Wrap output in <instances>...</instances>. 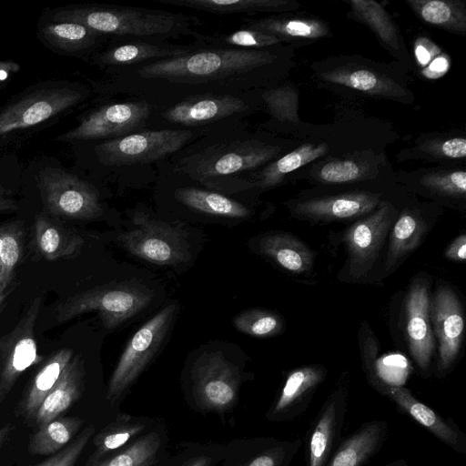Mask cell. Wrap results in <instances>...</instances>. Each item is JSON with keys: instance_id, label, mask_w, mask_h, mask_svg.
Segmentation results:
<instances>
[{"instance_id": "cell-1", "label": "cell", "mask_w": 466, "mask_h": 466, "mask_svg": "<svg viewBox=\"0 0 466 466\" xmlns=\"http://www.w3.org/2000/svg\"><path fill=\"white\" fill-rule=\"evenodd\" d=\"M277 56L268 48L198 47L179 57L153 61L137 69L144 79L175 84H207L239 80L272 64Z\"/></svg>"}, {"instance_id": "cell-2", "label": "cell", "mask_w": 466, "mask_h": 466, "mask_svg": "<svg viewBox=\"0 0 466 466\" xmlns=\"http://www.w3.org/2000/svg\"><path fill=\"white\" fill-rule=\"evenodd\" d=\"M58 22L81 24L99 35L137 37H178L197 35V20L180 13L115 5H75L54 15Z\"/></svg>"}, {"instance_id": "cell-3", "label": "cell", "mask_w": 466, "mask_h": 466, "mask_svg": "<svg viewBox=\"0 0 466 466\" xmlns=\"http://www.w3.org/2000/svg\"><path fill=\"white\" fill-rule=\"evenodd\" d=\"M154 292L138 281L110 282L68 298L56 309L58 322L97 311L106 329H115L145 309Z\"/></svg>"}, {"instance_id": "cell-4", "label": "cell", "mask_w": 466, "mask_h": 466, "mask_svg": "<svg viewBox=\"0 0 466 466\" xmlns=\"http://www.w3.org/2000/svg\"><path fill=\"white\" fill-rule=\"evenodd\" d=\"M279 152L277 146L258 139L234 140L185 157L177 167L195 180L208 183L215 177L257 169L271 162Z\"/></svg>"}, {"instance_id": "cell-5", "label": "cell", "mask_w": 466, "mask_h": 466, "mask_svg": "<svg viewBox=\"0 0 466 466\" xmlns=\"http://www.w3.org/2000/svg\"><path fill=\"white\" fill-rule=\"evenodd\" d=\"M135 228L116 239L132 255L159 266H173L190 258L185 233L178 228L151 218L143 211L131 216Z\"/></svg>"}, {"instance_id": "cell-6", "label": "cell", "mask_w": 466, "mask_h": 466, "mask_svg": "<svg viewBox=\"0 0 466 466\" xmlns=\"http://www.w3.org/2000/svg\"><path fill=\"white\" fill-rule=\"evenodd\" d=\"M177 303H170L141 326L127 342L110 378L106 399L114 403L148 365L164 341Z\"/></svg>"}, {"instance_id": "cell-7", "label": "cell", "mask_w": 466, "mask_h": 466, "mask_svg": "<svg viewBox=\"0 0 466 466\" xmlns=\"http://www.w3.org/2000/svg\"><path fill=\"white\" fill-rule=\"evenodd\" d=\"M38 187L46 212L55 217L89 220L103 213L97 190L88 182L64 170H41Z\"/></svg>"}, {"instance_id": "cell-8", "label": "cell", "mask_w": 466, "mask_h": 466, "mask_svg": "<svg viewBox=\"0 0 466 466\" xmlns=\"http://www.w3.org/2000/svg\"><path fill=\"white\" fill-rule=\"evenodd\" d=\"M193 137L187 129H162L132 133L99 144L96 152L106 166L145 164L181 149Z\"/></svg>"}, {"instance_id": "cell-9", "label": "cell", "mask_w": 466, "mask_h": 466, "mask_svg": "<svg viewBox=\"0 0 466 466\" xmlns=\"http://www.w3.org/2000/svg\"><path fill=\"white\" fill-rule=\"evenodd\" d=\"M41 302V298H35L15 327L0 338V403L22 373L42 360L35 337Z\"/></svg>"}, {"instance_id": "cell-10", "label": "cell", "mask_w": 466, "mask_h": 466, "mask_svg": "<svg viewBox=\"0 0 466 466\" xmlns=\"http://www.w3.org/2000/svg\"><path fill=\"white\" fill-rule=\"evenodd\" d=\"M192 378L197 400L203 408L221 412L235 404L239 370L221 352L203 354L193 367Z\"/></svg>"}, {"instance_id": "cell-11", "label": "cell", "mask_w": 466, "mask_h": 466, "mask_svg": "<svg viewBox=\"0 0 466 466\" xmlns=\"http://www.w3.org/2000/svg\"><path fill=\"white\" fill-rule=\"evenodd\" d=\"M151 113L147 101L110 104L93 111L80 124L61 136L60 140H91L120 137L140 127Z\"/></svg>"}, {"instance_id": "cell-12", "label": "cell", "mask_w": 466, "mask_h": 466, "mask_svg": "<svg viewBox=\"0 0 466 466\" xmlns=\"http://www.w3.org/2000/svg\"><path fill=\"white\" fill-rule=\"evenodd\" d=\"M349 387L340 383L327 398L306 436L307 466H326L340 442Z\"/></svg>"}, {"instance_id": "cell-13", "label": "cell", "mask_w": 466, "mask_h": 466, "mask_svg": "<svg viewBox=\"0 0 466 466\" xmlns=\"http://www.w3.org/2000/svg\"><path fill=\"white\" fill-rule=\"evenodd\" d=\"M395 217L390 203H381L371 215L350 226L343 236L352 273L360 277L374 264Z\"/></svg>"}, {"instance_id": "cell-14", "label": "cell", "mask_w": 466, "mask_h": 466, "mask_svg": "<svg viewBox=\"0 0 466 466\" xmlns=\"http://www.w3.org/2000/svg\"><path fill=\"white\" fill-rule=\"evenodd\" d=\"M81 98L80 92L66 87L35 92L0 113V136L44 122Z\"/></svg>"}, {"instance_id": "cell-15", "label": "cell", "mask_w": 466, "mask_h": 466, "mask_svg": "<svg viewBox=\"0 0 466 466\" xmlns=\"http://www.w3.org/2000/svg\"><path fill=\"white\" fill-rule=\"evenodd\" d=\"M430 313L439 341L438 371L445 375L454 365L463 339L462 309L453 290L441 287L433 296Z\"/></svg>"}, {"instance_id": "cell-16", "label": "cell", "mask_w": 466, "mask_h": 466, "mask_svg": "<svg viewBox=\"0 0 466 466\" xmlns=\"http://www.w3.org/2000/svg\"><path fill=\"white\" fill-rule=\"evenodd\" d=\"M373 386L398 408L411 417L455 452L466 454V437L451 419H444L410 392V390L373 380Z\"/></svg>"}, {"instance_id": "cell-17", "label": "cell", "mask_w": 466, "mask_h": 466, "mask_svg": "<svg viewBox=\"0 0 466 466\" xmlns=\"http://www.w3.org/2000/svg\"><path fill=\"white\" fill-rule=\"evenodd\" d=\"M326 375V369L320 365H306L289 372L267 414L268 420L289 421L303 414Z\"/></svg>"}, {"instance_id": "cell-18", "label": "cell", "mask_w": 466, "mask_h": 466, "mask_svg": "<svg viewBox=\"0 0 466 466\" xmlns=\"http://www.w3.org/2000/svg\"><path fill=\"white\" fill-rule=\"evenodd\" d=\"M430 293L427 282L417 280L409 290L406 308V333L409 349L418 367L428 370L434 349L431 324Z\"/></svg>"}, {"instance_id": "cell-19", "label": "cell", "mask_w": 466, "mask_h": 466, "mask_svg": "<svg viewBox=\"0 0 466 466\" xmlns=\"http://www.w3.org/2000/svg\"><path fill=\"white\" fill-rule=\"evenodd\" d=\"M244 100L231 95H205L178 102L163 112L167 121L182 126H200L247 110Z\"/></svg>"}, {"instance_id": "cell-20", "label": "cell", "mask_w": 466, "mask_h": 466, "mask_svg": "<svg viewBox=\"0 0 466 466\" xmlns=\"http://www.w3.org/2000/svg\"><path fill=\"white\" fill-rule=\"evenodd\" d=\"M380 205V196L370 192H350L299 202L295 212L307 218L332 221L366 215Z\"/></svg>"}, {"instance_id": "cell-21", "label": "cell", "mask_w": 466, "mask_h": 466, "mask_svg": "<svg viewBox=\"0 0 466 466\" xmlns=\"http://www.w3.org/2000/svg\"><path fill=\"white\" fill-rule=\"evenodd\" d=\"M85 388V366L80 355L74 356L55 387L40 404L32 423L36 428L62 416L76 402Z\"/></svg>"}, {"instance_id": "cell-22", "label": "cell", "mask_w": 466, "mask_h": 466, "mask_svg": "<svg viewBox=\"0 0 466 466\" xmlns=\"http://www.w3.org/2000/svg\"><path fill=\"white\" fill-rule=\"evenodd\" d=\"M388 432L386 420L363 423L340 441L326 466H364L380 450Z\"/></svg>"}, {"instance_id": "cell-23", "label": "cell", "mask_w": 466, "mask_h": 466, "mask_svg": "<svg viewBox=\"0 0 466 466\" xmlns=\"http://www.w3.org/2000/svg\"><path fill=\"white\" fill-rule=\"evenodd\" d=\"M73 355L71 349L63 348L44 362L25 389L16 407V416L32 422L40 404L55 387Z\"/></svg>"}, {"instance_id": "cell-24", "label": "cell", "mask_w": 466, "mask_h": 466, "mask_svg": "<svg viewBox=\"0 0 466 466\" xmlns=\"http://www.w3.org/2000/svg\"><path fill=\"white\" fill-rule=\"evenodd\" d=\"M33 244L40 257L53 261L77 255L83 247L84 239L47 214L38 213L34 221Z\"/></svg>"}, {"instance_id": "cell-25", "label": "cell", "mask_w": 466, "mask_h": 466, "mask_svg": "<svg viewBox=\"0 0 466 466\" xmlns=\"http://www.w3.org/2000/svg\"><path fill=\"white\" fill-rule=\"evenodd\" d=\"M199 47L197 44L178 46L137 41L113 46L98 57V62L106 66H123L148 60L159 61L179 57Z\"/></svg>"}, {"instance_id": "cell-26", "label": "cell", "mask_w": 466, "mask_h": 466, "mask_svg": "<svg viewBox=\"0 0 466 466\" xmlns=\"http://www.w3.org/2000/svg\"><path fill=\"white\" fill-rule=\"evenodd\" d=\"M259 252L292 273H303L313 266L314 256L305 243L295 236L276 232L259 241Z\"/></svg>"}, {"instance_id": "cell-27", "label": "cell", "mask_w": 466, "mask_h": 466, "mask_svg": "<svg viewBox=\"0 0 466 466\" xmlns=\"http://www.w3.org/2000/svg\"><path fill=\"white\" fill-rule=\"evenodd\" d=\"M244 28H249L278 37L281 42L289 39H315L326 36L329 27L323 22L305 18H281L269 16L247 19Z\"/></svg>"}, {"instance_id": "cell-28", "label": "cell", "mask_w": 466, "mask_h": 466, "mask_svg": "<svg viewBox=\"0 0 466 466\" xmlns=\"http://www.w3.org/2000/svg\"><path fill=\"white\" fill-rule=\"evenodd\" d=\"M175 198L183 205L208 215L245 218L251 214L246 206L232 198L217 192L193 187L177 189Z\"/></svg>"}, {"instance_id": "cell-29", "label": "cell", "mask_w": 466, "mask_h": 466, "mask_svg": "<svg viewBox=\"0 0 466 466\" xmlns=\"http://www.w3.org/2000/svg\"><path fill=\"white\" fill-rule=\"evenodd\" d=\"M158 3L216 15H254L293 8L291 3L283 0H158Z\"/></svg>"}, {"instance_id": "cell-30", "label": "cell", "mask_w": 466, "mask_h": 466, "mask_svg": "<svg viewBox=\"0 0 466 466\" xmlns=\"http://www.w3.org/2000/svg\"><path fill=\"white\" fill-rule=\"evenodd\" d=\"M84 423L78 417L59 416L37 428L28 441V452L32 455L55 454L66 447Z\"/></svg>"}, {"instance_id": "cell-31", "label": "cell", "mask_w": 466, "mask_h": 466, "mask_svg": "<svg viewBox=\"0 0 466 466\" xmlns=\"http://www.w3.org/2000/svg\"><path fill=\"white\" fill-rule=\"evenodd\" d=\"M327 149L324 144H304L278 160L269 162L264 168L255 173L254 185L262 188L276 186L289 173L324 156Z\"/></svg>"}, {"instance_id": "cell-32", "label": "cell", "mask_w": 466, "mask_h": 466, "mask_svg": "<svg viewBox=\"0 0 466 466\" xmlns=\"http://www.w3.org/2000/svg\"><path fill=\"white\" fill-rule=\"evenodd\" d=\"M24 246V228L21 223L2 226L0 252V313L5 299L15 287V269L21 259Z\"/></svg>"}, {"instance_id": "cell-33", "label": "cell", "mask_w": 466, "mask_h": 466, "mask_svg": "<svg viewBox=\"0 0 466 466\" xmlns=\"http://www.w3.org/2000/svg\"><path fill=\"white\" fill-rule=\"evenodd\" d=\"M426 230L422 218L414 211H403L397 218L390 234L386 266L391 268L420 244Z\"/></svg>"}, {"instance_id": "cell-34", "label": "cell", "mask_w": 466, "mask_h": 466, "mask_svg": "<svg viewBox=\"0 0 466 466\" xmlns=\"http://www.w3.org/2000/svg\"><path fill=\"white\" fill-rule=\"evenodd\" d=\"M145 428L143 422L128 415L120 413L115 421L106 426L93 439L96 448L86 466H91L105 459L108 454L125 445L131 438L139 434Z\"/></svg>"}, {"instance_id": "cell-35", "label": "cell", "mask_w": 466, "mask_h": 466, "mask_svg": "<svg viewBox=\"0 0 466 466\" xmlns=\"http://www.w3.org/2000/svg\"><path fill=\"white\" fill-rule=\"evenodd\" d=\"M326 81L368 95H387L386 78L371 66H345L321 74Z\"/></svg>"}, {"instance_id": "cell-36", "label": "cell", "mask_w": 466, "mask_h": 466, "mask_svg": "<svg viewBox=\"0 0 466 466\" xmlns=\"http://www.w3.org/2000/svg\"><path fill=\"white\" fill-rule=\"evenodd\" d=\"M42 35L52 46L69 52L86 49L101 35L75 22H55L42 28Z\"/></svg>"}, {"instance_id": "cell-37", "label": "cell", "mask_w": 466, "mask_h": 466, "mask_svg": "<svg viewBox=\"0 0 466 466\" xmlns=\"http://www.w3.org/2000/svg\"><path fill=\"white\" fill-rule=\"evenodd\" d=\"M195 44L210 48L263 49L281 44L278 37L249 28H241L228 34L197 35Z\"/></svg>"}, {"instance_id": "cell-38", "label": "cell", "mask_w": 466, "mask_h": 466, "mask_svg": "<svg viewBox=\"0 0 466 466\" xmlns=\"http://www.w3.org/2000/svg\"><path fill=\"white\" fill-rule=\"evenodd\" d=\"M426 23L451 30H464L465 15L457 3L442 0L410 2Z\"/></svg>"}, {"instance_id": "cell-39", "label": "cell", "mask_w": 466, "mask_h": 466, "mask_svg": "<svg viewBox=\"0 0 466 466\" xmlns=\"http://www.w3.org/2000/svg\"><path fill=\"white\" fill-rule=\"evenodd\" d=\"M233 324L238 331L257 338L272 337L283 329V321L279 315L259 309L242 311L234 318Z\"/></svg>"}, {"instance_id": "cell-40", "label": "cell", "mask_w": 466, "mask_h": 466, "mask_svg": "<svg viewBox=\"0 0 466 466\" xmlns=\"http://www.w3.org/2000/svg\"><path fill=\"white\" fill-rule=\"evenodd\" d=\"M160 443L158 434L151 432L115 456L105 458L91 466H141L148 460L156 458Z\"/></svg>"}, {"instance_id": "cell-41", "label": "cell", "mask_w": 466, "mask_h": 466, "mask_svg": "<svg viewBox=\"0 0 466 466\" xmlns=\"http://www.w3.org/2000/svg\"><path fill=\"white\" fill-rule=\"evenodd\" d=\"M353 9L385 43L398 49V35L387 13L373 1H351Z\"/></svg>"}, {"instance_id": "cell-42", "label": "cell", "mask_w": 466, "mask_h": 466, "mask_svg": "<svg viewBox=\"0 0 466 466\" xmlns=\"http://www.w3.org/2000/svg\"><path fill=\"white\" fill-rule=\"evenodd\" d=\"M367 167L353 159L331 160L316 169L315 177L326 184H344L363 179Z\"/></svg>"}, {"instance_id": "cell-43", "label": "cell", "mask_w": 466, "mask_h": 466, "mask_svg": "<svg viewBox=\"0 0 466 466\" xmlns=\"http://www.w3.org/2000/svg\"><path fill=\"white\" fill-rule=\"evenodd\" d=\"M301 441H275L240 466H289Z\"/></svg>"}, {"instance_id": "cell-44", "label": "cell", "mask_w": 466, "mask_h": 466, "mask_svg": "<svg viewBox=\"0 0 466 466\" xmlns=\"http://www.w3.org/2000/svg\"><path fill=\"white\" fill-rule=\"evenodd\" d=\"M421 184L442 196L464 198L466 193V173L463 169L430 173L422 177Z\"/></svg>"}, {"instance_id": "cell-45", "label": "cell", "mask_w": 466, "mask_h": 466, "mask_svg": "<svg viewBox=\"0 0 466 466\" xmlns=\"http://www.w3.org/2000/svg\"><path fill=\"white\" fill-rule=\"evenodd\" d=\"M94 432L93 426L85 428L66 447L35 466H74Z\"/></svg>"}, {"instance_id": "cell-46", "label": "cell", "mask_w": 466, "mask_h": 466, "mask_svg": "<svg viewBox=\"0 0 466 466\" xmlns=\"http://www.w3.org/2000/svg\"><path fill=\"white\" fill-rule=\"evenodd\" d=\"M441 153L448 158H464L466 156V139L461 137L446 139L441 145Z\"/></svg>"}, {"instance_id": "cell-47", "label": "cell", "mask_w": 466, "mask_h": 466, "mask_svg": "<svg viewBox=\"0 0 466 466\" xmlns=\"http://www.w3.org/2000/svg\"><path fill=\"white\" fill-rule=\"evenodd\" d=\"M445 257L454 261H464L466 258V236L457 237L447 248Z\"/></svg>"}, {"instance_id": "cell-48", "label": "cell", "mask_w": 466, "mask_h": 466, "mask_svg": "<svg viewBox=\"0 0 466 466\" xmlns=\"http://www.w3.org/2000/svg\"><path fill=\"white\" fill-rule=\"evenodd\" d=\"M20 66L13 61H0V83L6 80L10 75L16 73Z\"/></svg>"}, {"instance_id": "cell-49", "label": "cell", "mask_w": 466, "mask_h": 466, "mask_svg": "<svg viewBox=\"0 0 466 466\" xmlns=\"http://www.w3.org/2000/svg\"><path fill=\"white\" fill-rule=\"evenodd\" d=\"M17 206L12 198H10L6 193L0 188V211L14 210L16 209Z\"/></svg>"}, {"instance_id": "cell-50", "label": "cell", "mask_w": 466, "mask_h": 466, "mask_svg": "<svg viewBox=\"0 0 466 466\" xmlns=\"http://www.w3.org/2000/svg\"><path fill=\"white\" fill-rule=\"evenodd\" d=\"M210 458L207 456H200L192 461L187 466H209Z\"/></svg>"}, {"instance_id": "cell-51", "label": "cell", "mask_w": 466, "mask_h": 466, "mask_svg": "<svg viewBox=\"0 0 466 466\" xmlns=\"http://www.w3.org/2000/svg\"><path fill=\"white\" fill-rule=\"evenodd\" d=\"M9 431H10L9 425L0 426V445L2 444L3 441L7 436Z\"/></svg>"}, {"instance_id": "cell-52", "label": "cell", "mask_w": 466, "mask_h": 466, "mask_svg": "<svg viewBox=\"0 0 466 466\" xmlns=\"http://www.w3.org/2000/svg\"><path fill=\"white\" fill-rule=\"evenodd\" d=\"M382 466H408L405 460H397Z\"/></svg>"}, {"instance_id": "cell-53", "label": "cell", "mask_w": 466, "mask_h": 466, "mask_svg": "<svg viewBox=\"0 0 466 466\" xmlns=\"http://www.w3.org/2000/svg\"><path fill=\"white\" fill-rule=\"evenodd\" d=\"M154 461H155V458L151 459V460H148L147 461H146L143 465L141 466H152L154 464Z\"/></svg>"}, {"instance_id": "cell-54", "label": "cell", "mask_w": 466, "mask_h": 466, "mask_svg": "<svg viewBox=\"0 0 466 466\" xmlns=\"http://www.w3.org/2000/svg\"><path fill=\"white\" fill-rule=\"evenodd\" d=\"M1 246H2V227H0V252H1Z\"/></svg>"}]
</instances>
